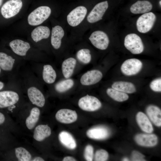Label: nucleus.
<instances>
[{"label": "nucleus", "mask_w": 161, "mask_h": 161, "mask_svg": "<svg viewBox=\"0 0 161 161\" xmlns=\"http://www.w3.org/2000/svg\"><path fill=\"white\" fill-rule=\"evenodd\" d=\"M18 78L23 91L25 92L32 103L39 107L44 106L45 99L41 90V81L31 69L20 70Z\"/></svg>", "instance_id": "obj_1"}, {"label": "nucleus", "mask_w": 161, "mask_h": 161, "mask_svg": "<svg viewBox=\"0 0 161 161\" xmlns=\"http://www.w3.org/2000/svg\"><path fill=\"white\" fill-rule=\"evenodd\" d=\"M10 89L0 91V108L13 106L19 101V92L23 90L18 77L10 80Z\"/></svg>", "instance_id": "obj_2"}, {"label": "nucleus", "mask_w": 161, "mask_h": 161, "mask_svg": "<svg viewBox=\"0 0 161 161\" xmlns=\"http://www.w3.org/2000/svg\"><path fill=\"white\" fill-rule=\"evenodd\" d=\"M24 60L16 55H12L7 53L0 52V67L1 70L10 74V79L17 78Z\"/></svg>", "instance_id": "obj_3"}, {"label": "nucleus", "mask_w": 161, "mask_h": 161, "mask_svg": "<svg viewBox=\"0 0 161 161\" xmlns=\"http://www.w3.org/2000/svg\"><path fill=\"white\" fill-rule=\"evenodd\" d=\"M9 46L12 52L24 60L39 62L41 59L37 53L32 51L33 48L29 42L19 39L11 41Z\"/></svg>", "instance_id": "obj_4"}, {"label": "nucleus", "mask_w": 161, "mask_h": 161, "mask_svg": "<svg viewBox=\"0 0 161 161\" xmlns=\"http://www.w3.org/2000/svg\"><path fill=\"white\" fill-rule=\"evenodd\" d=\"M31 64V70L40 81L51 84L56 79L57 74L52 66L49 64L41 66L39 62H32Z\"/></svg>", "instance_id": "obj_5"}, {"label": "nucleus", "mask_w": 161, "mask_h": 161, "mask_svg": "<svg viewBox=\"0 0 161 161\" xmlns=\"http://www.w3.org/2000/svg\"><path fill=\"white\" fill-rule=\"evenodd\" d=\"M51 12V8L49 6H39L29 15L27 17L28 23L32 26L40 25L48 18Z\"/></svg>", "instance_id": "obj_6"}, {"label": "nucleus", "mask_w": 161, "mask_h": 161, "mask_svg": "<svg viewBox=\"0 0 161 161\" xmlns=\"http://www.w3.org/2000/svg\"><path fill=\"white\" fill-rule=\"evenodd\" d=\"M124 45L132 53L139 54L144 50V45L140 38L137 34L131 33L125 37Z\"/></svg>", "instance_id": "obj_7"}, {"label": "nucleus", "mask_w": 161, "mask_h": 161, "mask_svg": "<svg viewBox=\"0 0 161 161\" xmlns=\"http://www.w3.org/2000/svg\"><path fill=\"white\" fill-rule=\"evenodd\" d=\"M22 0H8L1 7V13L5 18L8 19L17 15L22 8Z\"/></svg>", "instance_id": "obj_8"}, {"label": "nucleus", "mask_w": 161, "mask_h": 161, "mask_svg": "<svg viewBox=\"0 0 161 161\" xmlns=\"http://www.w3.org/2000/svg\"><path fill=\"white\" fill-rule=\"evenodd\" d=\"M156 19L155 15L152 12L144 13L137 19L136 22L137 29L138 31L145 33L152 28Z\"/></svg>", "instance_id": "obj_9"}, {"label": "nucleus", "mask_w": 161, "mask_h": 161, "mask_svg": "<svg viewBox=\"0 0 161 161\" xmlns=\"http://www.w3.org/2000/svg\"><path fill=\"white\" fill-rule=\"evenodd\" d=\"M142 67L143 64L140 61L136 58H131L126 60L123 62L120 69L124 75L131 76L139 72Z\"/></svg>", "instance_id": "obj_10"}, {"label": "nucleus", "mask_w": 161, "mask_h": 161, "mask_svg": "<svg viewBox=\"0 0 161 161\" xmlns=\"http://www.w3.org/2000/svg\"><path fill=\"white\" fill-rule=\"evenodd\" d=\"M78 105L83 110L92 112L99 109L102 104L97 97L87 95L80 98L78 102Z\"/></svg>", "instance_id": "obj_11"}, {"label": "nucleus", "mask_w": 161, "mask_h": 161, "mask_svg": "<svg viewBox=\"0 0 161 161\" xmlns=\"http://www.w3.org/2000/svg\"><path fill=\"white\" fill-rule=\"evenodd\" d=\"M87 12L86 7L83 6H78L68 15L67 20L68 24L72 27L78 25L83 20Z\"/></svg>", "instance_id": "obj_12"}, {"label": "nucleus", "mask_w": 161, "mask_h": 161, "mask_svg": "<svg viewBox=\"0 0 161 161\" xmlns=\"http://www.w3.org/2000/svg\"><path fill=\"white\" fill-rule=\"evenodd\" d=\"M89 39L94 47L101 50L106 49L109 43V40L107 35L101 31L94 32L91 35Z\"/></svg>", "instance_id": "obj_13"}, {"label": "nucleus", "mask_w": 161, "mask_h": 161, "mask_svg": "<svg viewBox=\"0 0 161 161\" xmlns=\"http://www.w3.org/2000/svg\"><path fill=\"white\" fill-rule=\"evenodd\" d=\"M108 7L107 1L96 4L87 17V20L90 23H93L102 19V17Z\"/></svg>", "instance_id": "obj_14"}, {"label": "nucleus", "mask_w": 161, "mask_h": 161, "mask_svg": "<svg viewBox=\"0 0 161 161\" xmlns=\"http://www.w3.org/2000/svg\"><path fill=\"white\" fill-rule=\"evenodd\" d=\"M103 74L100 71L94 69L88 71L84 74L80 78L81 84L89 86L95 84L101 79Z\"/></svg>", "instance_id": "obj_15"}, {"label": "nucleus", "mask_w": 161, "mask_h": 161, "mask_svg": "<svg viewBox=\"0 0 161 161\" xmlns=\"http://www.w3.org/2000/svg\"><path fill=\"white\" fill-rule=\"evenodd\" d=\"M55 117L59 122L64 124H69L75 121L78 116L76 112L68 109H62L56 112Z\"/></svg>", "instance_id": "obj_16"}, {"label": "nucleus", "mask_w": 161, "mask_h": 161, "mask_svg": "<svg viewBox=\"0 0 161 161\" xmlns=\"http://www.w3.org/2000/svg\"><path fill=\"white\" fill-rule=\"evenodd\" d=\"M87 136L92 139L103 140L107 138L109 136V132L106 127L99 126L91 128L86 132Z\"/></svg>", "instance_id": "obj_17"}, {"label": "nucleus", "mask_w": 161, "mask_h": 161, "mask_svg": "<svg viewBox=\"0 0 161 161\" xmlns=\"http://www.w3.org/2000/svg\"><path fill=\"white\" fill-rule=\"evenodd\" d=\"M135 139L139 145L147 147L154 146L158 142L157 136L153 134H139L135 136Z\"/></svg>", "instance_id": "obj_18"}, {"label": "nucleus", "mask_w": 161, "mask_h": 161, "mask_svg": "<svg viewBox=\"0 0 161 161\" xmlns=\"http://www.w3.org/2000/svg\"><path fill=\"white\" fill-rule=\"evenodd\" d=\"M64 31L62 28L57 25L52 28L51 38V43L55 49H59L61 46V39L64 35Z\"/></svg>", "instance_id": "obj_19"}, {"label": "nucleus", "mask_w": 161, "mask_h": 161, "mask_svg": "<svg viewBox=\"0 0 161 161\" xmlns=\"http://www.w3.org/2000/svg\"><path fill=\"white\" fill-rule=\"evenodd\" d=\"M152 8V5L149 1H138L131 6L130 10L134 14H142L149 12Z\"/></svg>", "instance_id": "obj_20"}, {"label": "nucleus", "mask_w": 161, "mask_h": 161, "mask_svg": "<svg viewBox=\"0 0 161 161\" xmlns=\"http://www.w3.org/2000/svg\"><path fill=\"white\" fill-rule=\"evenodd\" d=\"M50 30L47 26H40L35 28L31 33L32 40L37 43L42 40L48 38L50 35Z\"/></svg>", "instance_id": "obj_21"}, {"label": "nucleus", "mask_w": 161, "mask_h": 161, "mask_svg": "<svg viewBox=\"0 0 161 161\" xmlns=\"http://www.w3.org/2000/svg\"><path fill=\"white\" fill-rule=\"evenodd\" d=\"M58 139L61 144L67 148L73 150L76 147L75 140L72 136L67 131H63L60 132Z\"/></svg>", "instance_id": "obj_22"}, {"label": "nucleus", "mask_w": 161, "mask_h": 161, "mask_svg": "<svg viewBox=\"0 0 161 161\" xmlns=\"http://www.w3.org/2000/svg\"><path fill=\"white\" fill-rule=\"evenodd\" d=\"M138 125L144 131L150 133L153 130L152 125L147 116L142 112H138L136 115Z\"/></svg>", "instance_id": "obj_23"}, {"label": "nucleus", "mask_w": 161, "mask_h": 161, "mask_svg": "<svg viewBox=\"0 0 161 161\" xmlns=\"http://www.w3.org/2000/svg\"><path fill=\"white\" fill-rule=\"evenodd\" d=\"M51 134L50 127L47 125H40L34 130L33 137L38 141H41L49 137Z\"/></svg>", "instance_id": "obj_24"}, {"label": "nucleus", "mask_w": 161, "mask_h": 161, "mask_svg": "<svg viewBox=\"0 0 161 161\" xmlns=\"http://www.w3.org/2000/svg\"><path fill=\"white\" fill-rule=\"evenodd\" d=\"M146 113L153 123L157 126H161V111L158 107L153 105L149 106L146 109Z\"/></svg>", "instance_id": "obj_25"}, {"label": "nucleus", "mask_w": 161, "mask_h": 161, "mask_svg": "<svg viewBox=\"0 0 161 161\" xmlns=\"http://www.w3.org/2000/svg\"><path fill=\"white\" fill-rule=\"evenodd\" d=\"M76 64V60L72 57L68 58L63 61L62 64V71L65 78H69L72 75Z\"/></svg>", "instance_id": "obj_26"}, {"label": "nucleus", "mask_w": 161, "mask_h": 161, "mask_svg": "<svg viewBox=\"0 0 161 161\" xmlns=\"http://www.w3.org/2000/svg\"><path fill=\"white\" fill-rule=\"evenodd\" d=\"M112 87L114 89L126 93H132L136 91V87L134 84L128 82L116 81L113 83Z\"/></svg>", "instance_id": "obj_27"}, {"label": "nucleus", "mask_w": 161, "mask_h": 161, "mask_svg": "<svg viewBox=\"0 0 161 161\" xmlns=\"http://www.w3.org/2000/svg\"><path fill=\"white\" fill-rule=\"evenodd\" d=\"M40 112L39 109L34 107L31 109L29 116L27 117L25 121L26 126L30 130L33 129L38 120Z\"/></svg>", "instance_id": "obj_28"}, {"label": "nucleus", "mask_w": 161, "mask_h": 161, "mask_svg": "<svg viewBox=\"0 0 161 161\" xmlns=\"http://www.w3.org/2000/svg\"><path fill=\"white\" fill-rule=\"evenodd\" d=\"M107 94L114 100L123 102L127 100L129 97L128 95L125 92L115 89L112 88H108L106 90Z\"/></svg>", "instance_id": "obj_29"}, {"label": "nucleus", "mask_w": 161, "mask_h": 161, "mask_svg": "<svg viewBox=\"0 0 161 161\" xmlns=\"http://www.w3.org/2000/svg\"><path fill=\"white\" fill-rule=\"evenodd\" d=\"M74 85L73 80L71 79H67L56 83L54 86V89L58 93H63L71 88Z\"/></svg>", "instance_id": "obj_30"}, {"label": "nucleus", "mask_w": 161, "mask_h": 161, "mask_svg": "<svg viewBox=\"0 0 161 161\" xmlns=\"http://www.w3.org/2000/svg\"><path fill=\"white\" fill-rule=\"evenodd\" d=\"M16 156L20 161H29L31 159V155L30 152L24 148L19 147L15 149Z\"/></svg>", "instance_id": "obj_31"}, {"label": "nucleus", "mask_w": 161, "mask_h": 161, "mask_svg": "<svg viewBox=\"0 0 161 161\" xmlns=\"http://www.w3.org/2000/svg\"><path fill=\"white\" fill-rule=\"evenodd\" d=\"M90 50L87 49H80L76 53V57L78 60L84 64L89 63L91 60V55Z\"/></svg>", "instance_id": "obj_32"}, {"label": "nucleus", "mask_w": 161, "mask_h": 161, "mask_svg": "<svg viewBox=\"0 0 161 161\" xmlns=\"http://www.w3.org/2000/svg\"><path fill=\"white\" fill-rule=\"evenodd\" d=\"M108 157V152L103 149L97 150L95 153V160L96 161H106Z\"/></svg>", "instance_id": "obj_33"}, {"label": "nucleus", "mask_w": 161, "mask_h": 161, "mask_svg": "<svg viewBox=\"0 0 161 161\" xmlns=\"http://www.w3.org/2000/svg\"><path fill=\"white\" fill-rule=\"evenodd\" d=\"M94 149L90 145H88L85 147L84 151V156L85 159L87 161L93 160Z\"/></svg>", "instance_id": "obj_34"}, {"label": "nucleus", "mask_w": 161, "mask_h": 161, "mask_svg": "<svg viewBox=\"0 0 161 161\" xmlns=\"http://www.w3.org/2000/svg\"><path fill=\"white\" fill-rule=\"evenodd\" d=\"M150 88L153 91L157 92L161 91V78H159L152 80L150 84Z\"/></svg>", "instance_id": "obj_35"}, {"label": "nucleus", "mask_w": 161, "mask_h": 161, "mask_svg": "<svg viewBox=\"0 0 161 161\" xmlns=\"http://www.w3.org/2000/svg\"><path fill=\"white\" fill-rule=\"evenodd\" d=\"M144 157V156L143 154L137 151H134L132 152L131 159L132 161H145Z\"/></svg>", "instance_id": "obj_36"}, {"label": "nucleus", "mask_w": 161, "mask_h": 161, "mask_svg": "<svg viewBox=\"0 0 161 161\" xmlns=\"http://www.w3.org/2000/svg\"><path fill=\"white\" fill-rule=\"evenodd\" d=\"M63 161H75L77 160L73 157L67 156L64 157L63 159Z\"/></svg>", "instance_id": "obj_37"}, {"label": "nucleus", "mask_w": 161, "mask_h": 161, "mask_svg": "<svg viewBox=\"0 0 161 161\" xmlns=\"http://www.w3.org/2000/svg\"><path fill=\"white\" fill-rule=\"evenodd\" d=\"M5 120V117L2 113L0 112V125L3 123Z\"/></svg>", "instance_id": "obj_38"}, {"label": "nucleus", "mask_w": 161, "mask_h": 161, "mask_svg": "<svg viewBox=\"0 0 161 161\" xmlns=\"http://www.w3.org/2000/svg\"><path fill=\"white\" fill-rule=\"evenodd\" d=\"M32 161H44V160L40 157H36L34 158Z\"/></svg>", "instance_id": "obj_39"}, {"label": "nucleus", "mask_w": 161, "mask_h": 161, "mask_svg": "<svg viewBox=\"0 0 161 161\" xmlns=\"http://www.w3.org/2000/svg\"><path fill=\"white\" fill-rule=\"evenodd\" d=\"M4 84L3 82L0 81V91L4 88Z\"/></svg>", "instance_id": "obj_40"}, {"label": "nucleus", "mask_w": 161, "mask_h": 161, "mask_svg": "<svg viewBox=\"0 0 161 161\" xmlns=\"http://www.w3.org/2000/svg\"><path fill=\"white\" fill-rule=\"evenodd\" d=\"M123 161H129V160L127 158H125L123 159Z\"/></svg>", "instance_id": "obj_41"}, {"label": "nucleus", "mask_w": 161, "mask_h": 161, "mask_svg": "<svg viewBox=\"0 0 161 161\" xmlns=\"http://www.w3.org/2000/svg\"><path fill=\"white\" fill-rule=\"evenodd\" d=\"M3 0H0V7L2 4Z\"/></svg>", "instance_id": "obj_42"}, {"label": "nucleus", "mask_w": 161, "mask_h": 161, "mask_svg": "<svg viewBox=\"0 0 161 161\" xmlns=\"http://www.w3.org/2000/svg\"><path fill=\"white\" fill-rule=\"evenodd\" d=\"M161 1H160L159 2V4L160 5V6H161Z\"/></svg>", "instance_id": "obj_43"}, {"label": "nucleus", "mask_w": 161, "mask_h": 161, "mask_svg": "<svg viewBox=\"0 0 161 161\" xmlns=\"http://www.w3.org/2000/svg\"><path fill=\"white\" fill-rule=\"evenodd\" d=\"M1 68L0 67V74L1 73Z\"/></svg>", "instance_id": "obj_44"}]
</instances>
